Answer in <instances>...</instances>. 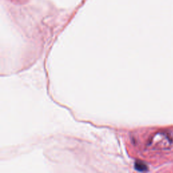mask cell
I'll return each mask as SVG.
<instances>
[{
    "label": "cell",
    "mask_w": 173,
    "mask_h": 173,
    "mask_svg": "<svg viewBox=\"0 0 173 173\" xmlns=\"http://www.w3.org/2000/svg\"><path fill=\"white\" fill-rule=\"evenodd\" d=\"M173 143V137L170 132L159 131L153 134L148 140L147 146L154 150H167Z\"/></svg>",
    "instance_id": "1"
},
{
    "label": "cell",
    "mask_w": 173,
    "mask_h": 173,
    "mask_svg": "<svg viewBox=\"0 0 173 173\" xmlns=\"http://www.w3.org/2000/svg\"><path fill=\"white\" fill-rule=\"evenodd\" d=\"M134 169L139 172H146L148 170V167L144 162L136 161L134 163Z\"/></svg>",
    "instance_id": "2"
}]
</instances>
